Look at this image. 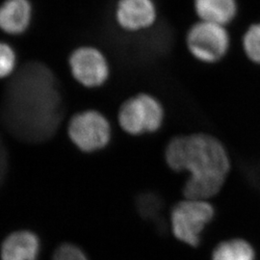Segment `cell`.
Instances as JSON below:
<instances>
[{
    "label": "cell",
    "mask_w": 260,
    "mask_h": 260,
    "mask_svg": "<svg viewBox=\"0 0 260 260\" xmlns=\"http://www.w3.org/2000/svg\"><path fill=\"white\" fill-rule=\"evenodd\" d=\"M164 159L173 173L185 176L182 199H216L233 170V159L223 141L203 131L173 136L165 146Z\"/></svg>",
    "instance_id": "1"
},
{
    "label": "cell",
    "mask_w": 260,
    "mask_h": 260,
    "mask_svg": "<svg viewBox=\"0 0 260 260\" xmlns=\"http://www.w3.org/2000/svg\"><path fill=\"white\" fill-rule=\"evenodd\" d=\"M118 121L121 129L131 136L155 134L166 124L167 110L158 96L143 92L121 103Z\"/></svg>",
    "instance_id": "2"
},
{
    "label": "cell",
    "mask_w": 260,
    "mask_h": 260,
    "mask_svg": "<svg viewBox=\"0 0 260 260\" xmlns=\"http://www.w3.org/2000/svg\"><path fill=\"white\" fill-rule=\"evenodd\" d=\"M216 216L217 208L212 201L183 198L170 210V230L177 241L197 248L201 245L202 234Z\"/></svg>",
    "instance_id": "3"
},
{
    "label": "cell",
    "mask_w": 260,
    "mask_h": 260,
    "mask_svg": "<svg viewBox=\"0 0 260 260\" xmlns=\"http://www.w3.org/2000/svg\"><path fill=\"white\" fill-rule=\"evenodd\" d=\"M186 47L200 63L214 65L221 62L228 54L231 38L223 25L201 20L188 31Z\"/></svg>",
    "instance_id": "4"
},
{
    "label": "cell",
    "mask_w": 260,
    "mask_h": 260,
    "mask_svg": "<svg viewBox=\"0 0 260 260\" xmlns=\"http://www.w3.org/2000/svg\"><path fill=\"white\" fill-rule=\"evenodd\" d=\"M68 135L79 150L91 153L104 149L110 143L111 124L96 110L75 114L68 125Z\"/></svg>",
    "instance_id": "5"
},
{
    "label": "cell",
    "mask_w": 260,
    "mask_h": 260,
    "mask_svg": "<svg viewBox=\"0 0 260 260\" xmlns=\"http://www.w3.org/2000/svg\"><path fill=\"white\" fill-rule=\"evenodd\" d=\"M69 65L75 80L90 89L102 87L110 75L106 57L95 47L76 48L69 58Z\"/></svg>",
    "instance_id": "6"
},
{
    "label": "cell",
    "mask_w": 260,
    "mask_h": 260,
    "mask_svg": "<svg viewBox=\"0 0 260 260\" xmlns=\"http://www.w3.org/2000/svg\"><path fill=\"white\" fill-rule=\"evenodd\" d=\"M115 17L120 27L136 32L150 27L156 20L157 11L152 0H119Z\"/></svg>",
    "instance_id": "7"
},
{
    "label": "cell",
    "mask_w": 260,
    "mask_h": 260,
    "mask_svg": "<svg viewBox=\"0 0 260 260\" xmlns=\"http://www.w3.org/2000/svg\"><path fill=\"white\" fill-rule=\"evenodd\" d=\"M41 241L37 234L27 230L10 233L0 247L1 260H37Z\"/></svg>",
    "instance_id": "8"
},
{
    "label": "cell",
    "mask_w": 260,
    "mask_h": 260,
    "mask_svg": "<svg viewBox=\"0 0 260 260\" xmlns=\"http://www.w3.org/2000/svg\"><path fill=\"white\" fill-rule=\"evenodd\" d=\"M32 17L33 8L29 0H5L0 5V30L13 36L23 34Z\"/></svg>",
    "instance_id": "9"
},
{
    "label": "cell",
    "mask_w": 260,
    "mask_h": 260,
    "mask_svg": "<svg viewBox=\"0 0 260 260\" xmlns=\"http://www.w3.org/2000/svg\"><path fill=\"white\" fill-rule=\"evenodd\" d=\"M196 14L202 21L224 26L237 13L236 0H194Z\"/></svg>",
    "instance_id": "10"
},
{
    "label": "cell",
    "mask_w": 260,
    "mask_h": 260,
    "mask_svg": "<svg viewBox=\"0 0 260 260\" xmlns=\"http://www.w3.org/2000/svg\"><path fill=\"white\" fill-rule=\"evenodd\" d=\"M255 251L251 243L243 238L220 242L212 252V260H254Z\"/></svg>",
    "instance_id": "11"
},
{
    "label": "cell",
    "mask_w": 260,
    "mask_h": 260,
    "mask_svg": "<svg viewBox=\"0 0 260 260\" xmlns=\"http://www.w3.org/2000/svg\"><path fill=\"white\" fill-rule=\"evenodd\" d=\"M243 51L249 61L260 66V22L252 24L242 39Z\"/></svg>",
    "instance_id": "12"
},
{
    "label": "cell",
    "mask_w": 260,
    "mask_h": 260,
    "mask_svg": "<svg viewBox=\"0 0 260 260\" xmlns=\"http://www.w3.org/2000/svg\"><path fill=\"white\" fill-rule=\"evenodd\" d=\"M17 67V54L13 47L0 42V79L13 74Z\"/></svg>",
    "instance_id": "13"
},
{
    "label": "cell",
    "mask_w": 260,
    "mask_h": 260,
    "mask_svg": "<svg viewBox=\"0 0 260 260\" xmlns=\"http://www.w3.org/2000/svg\"><path fill=\"white\" fill-rule=\"evenodd\" d=\"M52 260H89V258L78 246L72 243H65L56 249Z\"/></svg>",
    "instance_id": "14"
}]
</instances>
